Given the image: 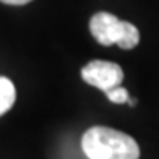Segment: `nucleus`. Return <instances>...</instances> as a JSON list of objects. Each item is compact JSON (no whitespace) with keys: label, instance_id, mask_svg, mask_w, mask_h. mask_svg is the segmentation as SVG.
Wrapping results in <instances>:
<instances>
[{"label":"nucleus","instance_id":"1","mask_svg":"<svg viewBox=\"0 0 159 159\" xmlns=\"http://www.w3.org/2000/svg\"><path fill=\"white\" fill-rule=\"evenodd\" d=\"M89 159H140V146L132 136L109 127H91L81 138Z\"/></svg>","mask_w":159,"mask_h":159},{"label":"nucleus","instance_id":"2","mask_svg":"<svg viewBox=\"0 0 159 159\" xmlns=\"http://www.w3.org/2000/svg\"><path fill=\"white\" fill-rule=\"evenodd\" d=\"M89 31L99 44H117L122 49H133L140 42V31L135 25L122 21L107 11L93 15L89 21Z\"/></svg>","mask_w":159,"mask_h":159},{"label":"nucleus","instance_id":"3","mask_svg":"<svg viewBox=\"0 0 159 159\" xmlns=\"http://www.w3.org/2000/svg\"><path fill=\"white\" fill-rule=\"evenodd\" d=\"M81 78L84 83L102 89L104 93L115 86H120L124 80V70L120 65L106 60H93L88 65H84L81 70Z\"/></svg>","mask_w":159,"mask_h":159},{"label":"nucleus","instance_id":"4","mask_svg":"<svg viewBox=\"0 0 159 159\" xmlns=\"http://www.w3.org/2000/svg\"><path fill=\"white\" fill-rule=\"evenodd\" d=\"M15 98H16V93H15L13 83L8 78L0 76V115H3L5 112H8L11 109Z\"/></svg>","mask_w":159,"mask_h":159},{"label":"nucleus","instance_id":"5","mask_svg":"<svg viewBox=\"0 0 159 159\" xmlns=\"http://www.w3.org/2000/svg\"><path fill=\"white\" fill-rule=\"evenodd\" d=\"M106 96L111 102H115V104H124V102H128V91L125 88H120V86H115V88L106 91Z\"/></svg>","mask_w":159,"mask_h":159},{"label":"nucleus","instance_id":"6","mask_svg":"<svg viewBox=\"0 0 159 159\" xmlns=\"http://www.w3.org/2000/svg\"><path fill=\"white\" fill-rule=\"evenodd\" d=\"M0 2H3L7 5H26V3H30L31 0H0Z\"/></svg>","mask_w":159,"mask_h":159}]
</instances>
